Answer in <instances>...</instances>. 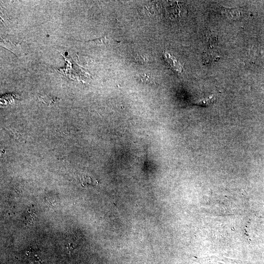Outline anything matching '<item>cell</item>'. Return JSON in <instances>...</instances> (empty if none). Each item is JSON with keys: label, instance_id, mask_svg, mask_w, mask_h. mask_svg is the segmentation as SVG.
<instances>
[{"label": "cell", "instance_id": "obj_3", "mask_svg": "<svg viewBox=\"0 0 264 264\" xmlns=\"http://www.w3.org/2000/svg\"><path fill=\"white\" fill-rule=\"evenodd\" d=\"M83 183L85 185L87 186H94L96 184V180L93 179L92 177L89 176H83Z\"/></svg>", "mask_w": 264, "mask_h": 264}, {"label": "cell", "instance_id": "obj_1", "mask_svg": "<svg viewBox=\"0 0 264 264\" xmlns=\"http://www.w3.org/2000/svg\"><path fill=\"white\" fill-rule=\"evenodd\" d=\"M164 56L166 62L173 70L178 73L182 72V66L174 56L167 52H165Z\"/></svg>", "mask_w": 264, "mask_h": 264}, {"label": "cell", "instance_id": "obj_2", "mask_svg": "<svg viewBox=\"0 0 264 264\" xmlns=\"http://www.w3.org/2000/svg\"><path fill=\"white\" fill-rule=\"evenodd\" d=\"M214 100L215 96L214 95H211L198 101L196 104L203 107H206L211 105Z\"/></svg>", "mask_w": 264, "mask_h": 264}]
</instances>
